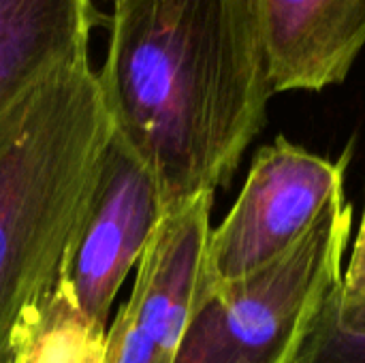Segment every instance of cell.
Wrapping results in <instances>:
<instances>
[{
	"instance_id": "6da1fadb",
	"label": "cell",
	"mask_w": 365,
	"mask_h": 363,
	"mask_svg": "<svg viewBox=\"0 0 365 363\" xmlns=\"http://www.w3.org/2000/svg\"><path fill=\"white\" fill-rule=\"evenodd\" d=\"M96 77L167 210L229 184L274 94L255 0H113Z\"/></svg>"
},
{
	"instance_id": "7a4b0ae2",
	"label": "cell",
	"mask_w": 365,
	"mask_h": 363,
	"mask_svg": "<svg viewBox=\"0 0 365 363\" xmlns=\"http://www.w3.org/2000/svg\"><path fill=\"white\" fill-rule=\"evenodd\" d=\"M111 133L88 53L51 68L0 113V363L24 312L68 263Z\"/></svg>"
},
{
	"instance_id": "3957f363",
	"label": "cell",
	"mask_w": 365,
	"mask_h": 363,
	"mask_svg": "<svg viewBox=\"0 0 365 363\" xmlns=\"http://www.w3.org/2000/svg\"><path fill=\"white\" fill-rule=\"evenodd\" d=\"M351 225L353 203L342 197L272 265L203 287L173 363H293L312 317L342 278Z\"/></svg>"
},
{
	"instance_id": "277c9868",
	"label": "cell",
	"mask_w": 365,
	"mask_h": 363,
	"mask_svg": "<svg viewBox=\"0 0 365 363\" xmlns=\"http://www.w3.org/2000/svg\"><path fill=\"white\" fill-rule=\"evenodd\" d=\"M351 152L329 160L287 137L261 148L237 201L210 233L203 287L244 280L291 250L344 197Z\"/></svg>"
},
{
	"instance_id": "5b68a950",
	"label": "cell",
	"mask_w": 365,
	"mask_h": 363,
	"mask_svg": "<svg viewBox=\"0 0 365 363\" xmlns=\"http://www.w3.org/2000/svg\"><path fill=\"white\" fill-rule=\"evenodd\" d=\"M214 195L167 210L107 332V363H173L205 282Z\"/></svg>"
},
{
	"instance_id": "8992f818",
	"label": "cell",
	"mask_w": 365,
	"mask_h": 363,
	"mask_svg": "<svg viewBox=\"0 0 365 363\" xmlns=\"http://www.w3.org/2000/svg\"><path fill=\"white\" fill-rule=\"evenodd\" d=\"M167 208L152 171L113 133L66 276L83 312L109 327L120 287L139 263Z\"/></svg>"
},
{
	"instance_id": "52a82bcc",
	"label": "cell",
	"mask_w": 365,
	"mask_h": 363,
	"mask_svg": "<svg viewBox=\"0 0 365 363\" xmlns=\"http://www.w3.org/2000/svg\"><path fill=\"white\" fill-rule=\"evenodd\" d=\"M274 92H321L365 47V0H255Z\"/></svg>"
},
{
	"instance_id": "ba28073f",
	"label": "cell",
	"mask_w": 365,
	"mask_h": 363,
	"mask_svg": "<svg viewBox=\"0 0 365 363\" xmlns=\"http://www.w3.org/2000/svg\"><path fill=\"white\" fill-rule=\"evenodd\" d=\"M92 0H0V113L58 64L86 56Z\"/></svg>"
},
{
	"instance_id": "9c48e42d",
	"label": "cell",
	"mask_w": 365,
	"mask_h": 363,
	"mask_svg": "<svg viewBox=\"0 0 365 363\" xmlns=\"http://www.w3.org/2000/svg\"><path fill=\"white\" fill-rule=\"evenodd\" d=\"M107 332L83 312L64 267L56 287L17 323L9 363H107Z\"/></svg>"
},
{
	"instance_id": "30bf717a",
	"label": "cell",
	"mask_w": 365,
	"mask_h": 363,
	"mask_svg": "<svg viewBox=\"0 0 365 363\" xmlns=\"http://www.w3.org/2000/svg\"><path fill=\"white\" fill-rule=\"evenodd\" d=\"M293 363H365V327L342 321L334 291L312 317Z\"/></svg>"
},
{
	"instance_id": "8fae6325",
	"label": "cell",
	"mask_w": 365,
	"mask_h": 363,
	"mask_svg": "<svg viewBox=\"0 0 365 363\" xmlns=\"http://www.w3.org/2000/svg\"><path fill=\"white\" fill-rule=\"evenodd\" d=\"M340 315L349 321L365 317V203L359 233L351 252V263L334 291Z\"/></svg>"
}]
</instances>
